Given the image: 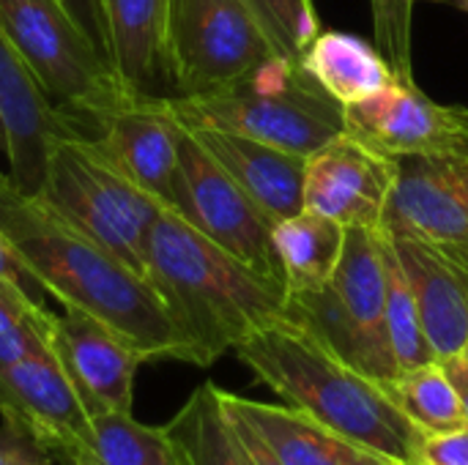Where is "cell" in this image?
<instances>
[{
  "mask_svg": "<svg viewBox=\"0 0 468 465\" xmlns=\"http://www.w3.org/2000/svg\"><path fill=\"white\" fill-rule=\"evenodd\" d=\"M184 126L159 99L132 101L104 118L93 137L101 153L140 189L170 208Z\"/></svg>",
  "mask_w": 468,
  "mask_h": 465,
  "instance_id": "obj_17",
  "label": "cell"
},
{
  "mask_svg": "<svg viewBox=\"0 0 468 465\" xmlns=\"http://www.w3.org/2000/svg\"><path fill=\"white\" fill-rule=\"evenodd\" d=\"M0 118L5 123L8 181L36 197L47 170L49 145L80 134L77 126L52 104L27 60L0 30Z\"/></svg>",
  "mask_w": 468,
  "mask_h": 465,
  "instance_id": "obj_15",
  "label": "cell"
},
{
  "mask_svg": "<svg viewBox=\"0 0 468 465\" xmlns=\"http://www.w3.org/2000/svg\"><path fill=\"white\" fill-rule=\"evenodd\" d=\"M184 129H222L310 156L346 132L337 104L302 66L274 55L252 77L206 96H165Z\"/></svg>",
  "mask_w": 468,
  "mask_h": 465,
  "instance_id": "obj_4",
  "label": "cell"
},
{
  "mask_svg": "<svg viewBox=\"0 0 468 465\" xmlns=\"http://www.w3.org/2000/svg\"><path fill=\"white\" fill-rule=\"evenodd\" d=\"M381 230L411 285L439 362L458 356L468 340V252L400 225Z\"/></svg>",
  "mask_w": 468,
  "mask_h": 465,
  "instance_id": "obj_14",
  "label": "cell"
},
{
  "mask_svg": "<svg viewBox=\"0 0 468 465\" xmlns=\"http://www.w3.org/2000/svg\"><path fill=\"white\" fill-rule=\"evenodd\" d=\"M101 465H181L165 428L137 422L132 414L90 417V447Z\"/></svg>",
  "mask_w": 468,
  "mask_h": 465,
  "instance_id": "obj_25",
  "label": "cell"
},
{
  "mask_svg": "<svg viewBox=\"0 0 468 465\" xmlns=\"http://www.w3.org/2000/svg\"><path fill=\"white\" fill-rule=\"evenodd\" d=\"M274 244L285 269L288 296L324 291L340 263L346 227L313 211H299L274 225Z\"/></svg>",
  "mask_w": 468,
  "mask_h": 465,
  "instance_id": "obj_22",
  "label": "cell"
},
{
  "mask_svg": "<svg viewBox=\"0 0 468 465\" xmlns=\"http://www.w3.org/2000/svg\"><path fill=\"white\" fill-rule=\"evenodd\" d=\"M384 389L392 397V403L400 408V414L422 436H439V433L468 428L458 389L441 362L403 370Z\"/></svg>",
  "mask_w": 468,
  "mask_h": 465,
  "instance_id": "obj_24",
  "label": "cell"
},
{
  "mask_svg": "<svg viewBox=\"0 0 468 465\" xmlns=\"http://www.w3.org/2000/svg\"><path fill=\"white\" fill-rule=\"evenodd\" d=\"M170 211L239 258L244 266L288 291L285 269L274 244V222L252 203V197L228 175V170L197 143L189 129H184L178 145Z\"/></svg>",
  "mask_w": 468,
  "mask_h": 465,
  "instance_id": "obj_9",
  "label": "cell"
},
{
  "mask_svg": "<svg viewBox=\"0 0 468 465\" xmlns=\"http://www.w3.org/2000/svg\"><path fill=\"white\" fill-rule=\"evenodd\" d=\"M60 460L58 465H101L90 449H74V452H66V455H58Z\"/></svg>",
  "mask_w": 468,
  "mask_h": 465,
  "instance_id": "obj_36",
  "label": "cell"
},
{
  "mask_svg": "<svg viewBox=\"0 0 468 465\" xmlns=\"http://www.w3.org/2000/svg\"><path fill=\"white\" fill-rule=\"evenodd\" d=\"M0 30L82 137L85 121L96 137L107 115L137 101L60 0H0Z\"/></svg>",
  "mask_w": 468,
  "mask_h": 465,
  "instance_id": "obj_7",
  "label": "cell"
},
{
  "mask_svg": "<svg viewBox=\"0 0 468 465\" xmlns=\"http://www.w3.org/2000/svg\"><path fill=\"white\" fill-rule=\"evenodd\" d=\"M0 282L16 288L19 293H25L30 301L44 307V285L36 280V274L27 269V263L22 260V255L11 247V241L5 238V233L0 230Z\"/></svg>",
  "mask_w": 468,
  "mask_h": 465,
  "instance_id": "obj_31",
  "label": "cell"
},
{
  "mask_svg": "<svg viewBox=\"0 0 468 465\" xmlns=\"http://www.w3.org/2000/svg\"><path fill=\"white\" fill-rule=\"evenodd\" d=\"M346 132L378 153L468 162V107L433 101L414 77H398L381 93L343 107Z\"/></svg>",
  "mask_w": 468,
  "mask_h": 465,
  "instance_id": "obj_10",
  "label": "cell"
},
{
  "mask_svg": "<svg viewBox=\"0 0 468 465\" xmlns=\"http://www.w3.org/2000/svg\"><path fill=\"white\" fill-rule=\"evenodd\" d=\"M52 354L90 417L132 414L134 378L148 359L118 332L82 310L63 307L52 323Z\"/></svg>",
  "mask_w": 468,
  "mask_h": 465,
  "instance_id": "obj_12",
  "label": "cell"
},
{
  "mask_svg": "<svg viewBox=\"0 0 468 465\" xmlns=\"http://www.w3.org/2000/svg\"><path fill=\"white\" fill-rule=\"evenodd\" d=\"M258 25L266 30L277 55L302 60L304 49L321 33V19L313 0H241Z\"/></svg>",
  "mask_w": 468,
  "mask_h": 465,
  "instance_id": "obj_28",
  "label": "cell"
},
{
  "mask_svg": "<svg viewBox=\"0 0 468 465\" xmlns=\"http://www.w3.org/2000/svg\"><path fill=\"white\" fill-rule=\"evenodd\" d=\"M411 465H468V428L439 433V436H422Z\"/></svg>",
  "mask_w": 468,
  "mask_h": 465,
  "instance_id": "obj_30",
  "label": "cell"
},
{
  "mask_svg": "<svg viewBox=\"0 0 468 465\" xmlns=\"http://www.w3.org/2000/svg\"><path fill=\"white\" fill-rule=\"evenodd\" d=\"M165 52L176 96L233 88L277 55L241 0H167Z\"/></svg>",
  "mask_w": 468,
  "mask_h": 465,
  "instance_id": "obj_8",
  "label": "cell"
},
{
  "mask_svg": "<svg viewBox=\"0 0 468 465\" xmlns=\"http://www.w3.org/2000/svg\"><path fill=\"white\" fill-rule=\"evenodd\" d=\"M60 3L69 8V14L85 30V36L93 41V47L110 60V36H107L104 0H60Z\"/></svg>",
  "mask_w": 468,
  "mask_h": 465,
  "instance_id": "obj_33",
  "label": "cell"
},
{
  "mask_svg": "<svg viewBox=\"0 0 468 465\" xmlns=\"http://www.w3.org/2000/svg\"><path fill=\"white\" fill-rule=\"evenodd\" d=\"M384 269H387V329H389V345H392L398 370L403 373V370H414V367L439 362V356L425 334L411 285H409L387 236H384Z\"/></svg>",
  "mask_w": 468,
  "mask_h": 465,
  "instance_id": "obj_26",
  "label": "cell"
},
{
  "mask_svg": "<svg viewBox=\"0 0 468 465\" xmlns=\"http://www.w3.org/2000/svg\"><path fill=\"white\" fill-rule=\"evenodd\" d=\"M145 280L159 293L192 365L211 367L252 332L285 315L288 291L165 208L145 247Z\"/></svg>",
  "mask_w": 468,
  "mask_h": 465,
  "instance_id": "obj_2",
  "label": "cell"
},
{
  "mask_svg": "<svg viewBox=\"0 0 468 465\" xmlns=\"http://www.w3.org/2000/svg\"><path fill=\"white\" fill-rule=\"evenodd\" d=\"M285 315L307 326L346 365L381 386L400 370L387 329V269L384 233L373 227H346V244L332 282L324 291L288 296Z\"/></svg>",
  "mask_w": 468,
  "mask_h": 465,
  "instance_id": "obj_6",
  "label": "cell"
},
{
  "mask_svg": "<svg viewBox=\"0 0 468 465\" xmlns=\"http://www.w3.org/2000/svg\"><path fill=\"white\" fill-rule=\"evenodd\" d=\"M181 465H250L222 408L219 386L206 381L165 425Z\"/></svg>",
  "mask_w": 468,
  "mask_h": 465,
  "instance_id": "obj_23",
  "label": "cell"
},
{
  "mask_svg": "<svg viewBox=\"0 0 468 465\" xmlns=\"http://www.w3.org/2000/svg\"><path fill=\"white\" fill-rule=\"evenodd\" d=\"M447 375L452 378L455 389H458V397H461V406H463V417H466L468 425V362L461 356H450V359H441Z\"/></svg>",
  "mask_w": 468,
  "mask_h": 465,
  "instance_id": "obj_35",
  "label": "cell"
},
{
  "mask_svg": "<svg viewBox=\"0 0 468 465\" xmlns=\"http://www.w3.org/2000/svg\"><path fill=\"white\" fill-rule=\"evenodd\" d=\"M110 63L132 99H159L167 82V0H104Z\"/></svg>",
  "mask_w": 468,
  "mask_h": 465,
  "instance_id": "obj_20",
  "label": "cell"
},
{
  "mask_svg": "<svg viewBox=\"0 0 468 465\" xmlns=\"http://www.w3.org/2000/svg\"><path fill=\"white\" fill-rule=\"evenodd\" d=\"M455 5H458V8H463V11L468 14V0H455Z\"/></svg>",
  "mask_w": 468,
  "mask_h": 465,
  "instance_id": "obj_38",
  "label": "cell"
},
{
  "mask_svg": "<svg viewBox=\"0 0 468 465\" xmlns=\"http://www.w3.org/2000/svg\"><path fill=\"white\" fill-rule=\"evenodd\" d=\"M0 417L49 455L90 447V414L55 354H36L0 370Z\"/></svg>",
  "mask_w": 468,
  "mask_h": 465,
  "instance_id": "obj_13",
  "label": "cell"
},
{
  "mask_svg": "<svg viewBox=\"0 0 468 465\" xmlns=\"http://www.w3.org/2000/svg\"><path fill=\"white\" fill-rule=\"evenodd\" d=\"M233 354L285 406L310 414L392 463L411 465L422 433L378 381L346 365L307 326L280 315L239 343Z\"/></svg>",
  "mask_w": 468,
  "mask_h": 465,
  "instance_id": "obj_3",
  "label": "cell"
},
{
  "mask_svg": "<svg viewBox=\"0 0 468 465\" xmlns=\"http://www.w3.org/2000/svg\"><path fill=\"white\" fill-rule=\"evenodd\" d=\"M0 230L63 307L99 318L148 362L192 365L189 345L154 285L38 197L22 195L8 175H0Z\"/></svg>",
  "mask_w": 468,
  "mask_h": 465,
  "instance_id": "obj_1",
  "label": "cell"
},
{
  "mask_svg": "<svg viewBox=\"0 0 468 465\" xmlns=\"http://www.w3.org/2000/svg\"><path fill=\"white\" fill-rule=\"evenodd\" d=\"M225 408L239 414L274 449L282 465H398L293 406H269L219 389Z\"/></svg>",
  "mask_w": 468,
  "mask_h": 465,
  "instance_id": "obj_19",
  "label": "cell"
},
{
  "mask_svg": "<svg viewBox=\"0 0 468 465\" xmlns=\"http://www.w3.org/2000/svg\"><path fill=\"white\" fill-rule=\"evenodd\" d=\"M55 315L0 282V370L36 354H52Z\"/></svg>",
  "mask_w": 468,
  "mask_h": 465,
  "instance_id": "obj_27",
  "label": "cell"
},
{
  "mask_svg": "<svg viewBox=\"0 0 468 465\" xmlns=\"http://www.w3.org/2000/svg\"><path fill=\"white\" fill-rule=\"evenodd\" d=\"M0 465H58L47 449H41L33 439L19 433L16 428H0Z\"/></svg>",
  "mask_w": 468,
  "mask_h": 465,
  "instance_id": "obj_32",
  "label": "cell"
},
{
  "mask_svg": "<svg viewBox=\"0 0 468 465\" xmlns=\"http://www.w3.org/2000/svg\"><path fill=\"white\" fill-rule=\"evenodd\" d=\"M36 197L145 277L148 236L167 206L126 178L93 137L74 134L49 145Z\"/></svg>",
  "mask_w": 468,
  "mask_h": 465,
  "instance_id": "obj_5",
  "label": "cell"
},
{
  "mask_svg": "<svg viewBox=\"0 0 468 465\" xmlns=\"http://www.w3.org/2000/svg\"><path fill=\"white\" fill-rule=\"evenodd\" d=\"M219 400H222V397H219ZM222 408H225V403H222ZM225 414H228L233 430H236V439H239V444H241V449H244L250 465H282V460H280V458L274 455V449L255 433L252 425H247V422H244L239 414H233L230 408H225Z\"/></svg>",
  "mask_w": 468,
  "mask_h": 465,
  "instance_id": "obj_34",
  "label": "cell"
},
{
  "mask_svg": "<svg viewBox=\"0 0 468 465\" xmlns=\"http://www.w3.org/2000/svg\"><path fill=\"white\" fill-rule=\"evenodd\" d=\"M0 151L5 153V123H3V118H0ZM0 175H5V173L0 170Z\"/></svg>",
  "mask_w": 468,
  "mask_h": 465,
  "instance_id": "obj_37",
  "label": "cell"
},
{
  "mask_svg": "<svg viewBox=\"0 0 468 465\" xmlns=\"http://www.w3.org/2000/svg\"><path fill=\"white\" fill-rule=\"evenodd\" d=\"M304 71L343 107L365 101L398 79L384 52L351 33L326 30L302 55Z\"/></svg>",
  "mask_w": 468,
  "mask_h": 465,
  "instance_id": "obj_21",
  "label": "cell"
},
{
  "mask_svg": "<svg viewBox=\"0 0 468 465\" xmlns=\"http://www.w3.org/2000/svg\"><path fill=\"white\" fill-rule=\"evenodd\" d=\"M395 184V159L348 132L307 156L304 208L343 227L381 230Z\"/></svg>",
  "mask_w": 468,
  "mask_h": 465,
  "instance_id": "obj_11",
  "label": "cell"
},
{
  "mask_svg": "<svg viewBox=\"0 0 468 465\" xmlns=\"http://www.w3.org/2000/svg\"><path fill=\"white\" fill-rule=\"evenodd\" d=\"M414 3L417 0H370L373 41L392 63L398 77H414L411 36H414Z\"/></svg>",
  "mask_w": 468,
  "mask_h": 465,
  "instance_id": "obj_29",
  "label": "cell"
},
{
  "mask_svg": "<svg viewBox=\"0 0 468 465\" xmlns=\"http://www.w3.org/2000/svg\"><path fill=\"white\" fill-rule=\"evenodd\" d=\"M458 356H461V359H466V362H468V340H466V345L461 348V354H458Z\"/></svg>",
  "mask_w": 468,
  "mask_h": 465,
  "instance_id": "obj_39",
  "label": "cell"
},
{
  "mask_svg": "<svg viewBox=\"0 0 468 465\" xmlns=\"http://www.w3.org/2000/svg\"><path fill=\"white\" fill-rule=\"evenodd\" d=\"M189 132L274 225L304 211L307 156L222 129Z\"/></svg>",
  "mask_w": 468,
  "mask_h": 465,
  "instance_id": "obj_18",
  "label": "cell"
},
{
  "mask_svg": "<svg viewBox=\"0 0 468 465\" xmlns=\"http://www.w3.org/2000/svg\"><path fill=\"white\" fill-rule=\"evenodd\" d=\"M384 225H400L468 252V162L395 156Z\"/></svg>",
  "mask_w": 468,
  "mask_h": 465,
  "instance_id": "obj_16",
  "label": "cell"
}]
</instances>
